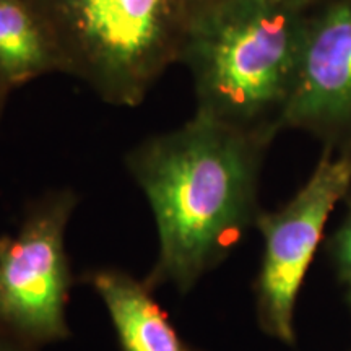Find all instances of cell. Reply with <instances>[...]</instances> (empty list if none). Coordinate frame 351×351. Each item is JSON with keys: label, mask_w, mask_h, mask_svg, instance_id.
<instances>
[{"label": "cell", "mask_w": 351, "mask_h": 351, "mask_svg": "<svg viewBox=\"0 0 351 351\" xmlns=\"http://www.w3.org/2000/svg\"><path fill=\"white\" fill-rule=\"evenodd\" d=\"M271 137L197 112L125 155L158 231V257L145 282L186 295L243 241L261 213L258 174Z\"/></svg>", "instance_id": "1"}, {"label": "cell", "mask_w": 351, "mask_h": 351, "mask_svg": "<svg viewBox=\"0 0 351 351\" xmlns=\"http://www.w3.org/2000/svg\"><path fill=\"white\" fill-rule=\"evenodd\" d=\"M306 12L285 0H226L187 28L181 62L197 112L275 138L295 86Z\"/></svg>", "instance_id": "2"}, {"label": "cell", "mask_w": 351, "mask_h": 351, "mask_svg": "<svg viewBox=\"0 0 351 351\" xmlns=\"http://www.w3.org/2000/svg\"><path fill=\"white\" fill-rule=\"evenodd\" d=\"M29 2L54 38L65 73L112 106H140L181 62L187 21L179 0Z\"/></svg>", "instance_id": "3"}, {"label": "cell", "mask_w": 351, "mask_h": 351, "mask_svg": "<svg viewBox=\"0 0 351 351\" xmlns=\"http://www.w3.org/2000/svg\"><path fill=\"white\" fill-rule=\"evenodd\" d=\"M77 204L72 189L47 192L25 210L16 232L0 236V330L36 348L70 337L65 232Z\"/></svg>", "instance_id": "4"}, {"label": "cell", "mask_w": 351, "mask_h": 351, "mask_svg": "<svg viewBox=\"0 0 351 351\" xmlns=\"http://www.w3.org/2000/svg\"><path fill=\"white\" fill-rule=\"evenodd\" d=\"M351 191V152L326 147L300 191L282 208L261 212L263 241L254 291L261 330L285 345L296 340V304L333 210Z\"/></svg>", "instance_id": "5"}, {"label": "cell", "mask_w": 351, "mask_h": 351, "mask_svg": "<svg viewBox=\"0 0 351 351\" xmlns=\"http://www.w3.org/2000/svg\"><path fill=\"white\" fill-rule=\"evenodd\" d=\"M282 130L307 132L339 150L351 145V0L307 8Z\"/></svg>", "instance_id": "6"}, {"label": "cell", "mask_w": 351, "mask_h": 351, "mask_svg": "<svg viewBox=\"0 0 351 351\" xmlns=\"http://www.w3.org/2000/svg\"><path fill=\"white\" fill-rule=\"evenodd\" d=\"M80 280L103 301L121 351H197L179 335L145 280L116 267L91 269Z\"/></svg>", "instance_id": "7"}, {"label": "cell", "mask_w": 351, "mask_h": 351, "mask_svg": "<svg viewBox=\"0 0 351 351\" xmlns=\"http://www.w3.org/2000/svg\"><path fill=\"white\" fill-rule=\"evenodd\" d=\"M65 73L59 47L29 0H0V85L13 91L47 73Z\"/></svg>", "instance_id": "8"}, {"label": "cell", "mask_w": 351, "mask_h": 351, "mask_svg": "<svg viewBox=\"0 0 351 351\" xmlns=\"http://www.w3.org/2000/svg\"><path fill=\"white\" fill-rule=\"evenodd\" d=\"M350 205V213L345 218L343 225L337 231L333 238V256L339 265V270L345 280L351 278V200H346Z\"/></svg>", "instance_id": "9"}, {"label": "cell", "mask_w": 351, "mask_h": 351, "mask_svg": "<svg viewBox=\"0 0 351 351\" xmlns=\"http://www.w3.org/2000/svg\"><path fill=\"white\" fill-rule=\"evenodd\" d=\"M223 2H226V0H179L184 16H186L187 28L195 20H199L200 16L207 15L213 8L221 5Z\"/></svg>", "instance_id": "10"}, {"label": "cell", "mask_w": 351, "mask_h": 351, "mask_svg": "<svg viewBox=\"0 0 351 351\" xmlns=\"http://www.w3.org/2000/svg\"><path fill=\"white\" fill-rule=\"evenodd\" d=\"M0 351H38L36 346L16 339L10 333L0 330Z\"/></svg>", "instance_id": "11"}, {"label": "cell", "mask_w": 351, "mask_h": 351, "mask_svg": "<svg viewBox=\"0 0 351 351\" xmlns=\"http://www.w3.org/2000/svg\"><path fill=\"white\" fill-rule=\"evenodd\" d=\"M285 2L291 3V5H295L298 8H302V10H307V8H313L315 5H319V3L327 2V0H285Z\"/></svg>", "instance_id": "12"}, {"label": "cell", "mask_w": 351, "mask_h": 351, "mask_svg": "<svg viewBox=\"0 0 351 351\" xmlns=\"http://www.w3.org/2000/svg\"><path fill=\"white\" fill-rule=\"evenodd\" d=\"M12 91L7 90L5 86L0 85V117H2L3 114V109L7 106V101H8V96H10Z\"/></svg>", "instance_id": "13"}, {"label": "cell", "mask_w": 351, "mask_h": 351, "mask_svg": "<svg viewBox=\"0 0 351 351\" xmlns=\"http://www.w3.org/2000/svg\"><path fill=\"white\" fill-rule=\"evenodd\" d=\"M346 285H348V301H350V306H351V278L350 280H345Z\"/></svg>", "instance_id": "14"}, {"label": "cell", "mask_w": 351, "mask_h": 351, "mask_svg": "<svg viewBox=\"0 0 351 351\" xmlns=\"http://www.w3.org/2000/svg\"><path fill=\"white\" fill-rule=\"evenodd\" d=\"M345 150H350L351 152V145H350V147L348 148H345ZM346 200H351V191H350V194H348V197H346ZM345 200V202H346Z\"/></svg>", "instance_id": "15"}]
</instances>
